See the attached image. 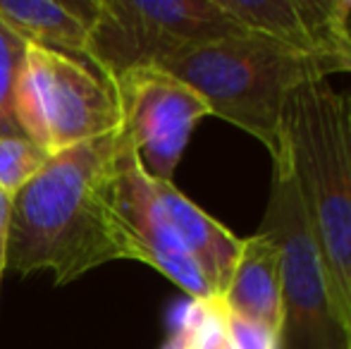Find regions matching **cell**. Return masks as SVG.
<instances>
[{
    "label": "cell",
    "instance_id": "277c9868",
    "mask_svg": "<svg viewBox=\"0 0 351 349\" xmlns=\"http://www.w3.org/2000/svg\"><path fill=\"white\" fill-rule=\"evenodd\" d=\"M244 34L217 0H96L84 58L112 84L184 48Z\"/></svg>",
    "mask_w": 351,
    "mask_h": 349
},
{
    "label": "cell",
    "instance_id": "ac0fdd59",
    "mask_svg": "<svg viewBox=\"0 0 351 349\" xmlns=\"http://www.w3.org/2000/svg\"><path fill=\"white\" fill-rule=\"evenodd\" d=\"M0 280H3V278H0Z\"/></svg>",
    "mask_w": 351,
    "mask_h": 349
},
{
    "label": "cell",
    "instance_id": "5b68a950",
    "mask_svg": "<svg viewBox=\"0 0 351 349\" xmlns=\"http://www.w3.org/2000/svg\"><path fill=\"white\" fill-rule=\"evenodd\" d=\"M22 134L48 156L115 132L120 110L112 86L65 53L29 43L14 91Z\"/></svg>",
    "mask_w": 351,
    "mask_h": 349
},
{
    "label": "cell",
    "instance_id": "9c48e42d",
    "mask_svg": "<svg viewBox=\"0 0 351 349\" xmlns=\"http://www.w3.org/2000/svg\"><path fill=\"white\" fill-rule=\"evenodd\" d=\"M246 34L323 58L351 72V3L344 0H217Z\"/></svg>",
    "mask_w": 351,
    "mask_h": 349
},
{
    "label": "cell",
    "instance_id": "3957f363",
    "mask_svg": "<svg viewBox=\"0 0 351 349\" xmlns=\"http://www.w3.org/2000/svg\"><path fill=\"white\" fill-rule=\"evenodd\" d=\"M156 67L199 93L213 117L258 139L270 160L278 158L285 146L291 93L306 82L342 72L335 62L289 51L254 34L184 48Z\"/></svg>",
    "mask_w": 351,
    "mask_h": 349
},
{
    "label": "cell",
    "instance_id": "30bf717a",
    "mask_svg": "<svg viewBox=\"0 0 351 349\" xmlns=\"http://www.w3.org/2000/svg\"><path fill=\"white\" fill-rule=\"evenodd\" d=\"M220 299L230 313L270 328L282 340V256L268 232L258 230L241 239L239 256Z\"/></svg>",
    "mask_w": 351,
    "mask_h": 349
},
{
    "label": "cell",
    "instance_id": "7c38bea8",
    "mask_svg": "<svg viewBox=\"0 0 351 349\" xmlns=\"http://www.w3.org/2000/svg\"><path fill=\"white\" fill-rule=\"evenodd\" d=\"M96 14L93 3H51V0H0V22L34 46L65 56L86 51L88 27Z\"/></svg>",
    "mask_w": 351,
    "mask_h": 349
},
{
    "label": "cell",
    "instance_id": "9a60e30c",
    "mask_svg": "<svg viewBox=\"0 0 351 349\" xmlns=\"http://www.w3.org/2000/svg\"><path fill=\"white\" fill-rule=\"evenodd\" d=\"M227 328H230L232 342H234L237 349H282L278 333L261 326V323L234 316L230 311H227Z\"/></svg>",
    "mask_w": 351,
    "mask_h": 349
},
{
    "label": "cell",
    "instance_id": "4fadbf2b",
    "mask_svg": "<svg viewBox=\"0 0 351 349\" xmlns=\"http://www.w3.org/2000/svg\"><path fill=\"white\" fill-rule=\"evenodd\" d=\"M29 43L0 22V136H24L14 117V91Z\"/></svg>",
    "mask_w": 351,
    "mask_h": 349
},
{
    "label": "cell",
    "instance_id": "8992f818",
    "mask_svg": "<svg viewBox=\"0 0 351 349\" xmlns=\"http://www.w3.org/2000/svg\"><path fill=\"white\" fill-rule=\"evenodd\" d=\"M258 230L278 242L282 256V349H344L285 146L273 158L270 199Z\"/></svg>",
    "mask_w": 351,
    "mask_h": 349
},
{
    "label": "cell",
    "instance_id": "ba28073f",
    "mask_svg": "<svg viewBox=\"0 0 351 349\" xmlns=\"http://www.w3.org/2000/svg\"><path fill=\"white\" fill-rule=\"evenodd\" d=\"M115 210L132 242L134 261L148 263L158 273L170 278L194 302L220 299L215 297L208 280L204 278L199 265L180 242L158 199L153 180L136 163L130 144H125V151L120 156V170H117L115 182Z\"/></svg>",
    "mask_w": 351,
    "mask_h": 349
},
{
    "label": "cell",
    "instance_id": "6da1fadb",
    "mask_svg": "<svg viewBox=\"0 0 351 349\" xmlns=\"http://www.w3.org/2000/svg\"><path fill=\"white\" fill-rule=\"evenodd\" d=\"M125 144L117 127L48 158L12 196L5 270H48L56 285H67L103 263L134 258L115 210Z\"/></svg>",
    "mask_w": 351,
    "mask_h": 349
},
{
    "label": "cell",
    "instance_id": "5bb4252c",
    "mask_svg": "<svg viewBox=\"0 0 351 349\" xmlns=\"http://www.w3.org/2000/svg\"><path fill=\"white\" fill-rule=\"evenodd\" d=\"M51 156L27 136H0V189L14 196L36 177Z\"/></svg>",
    "mask_w": 351,
    "mask_h": 349
},
{
    "label": "cell",
    "instance_id": "2e32d148",
    "mask_svg": "<svg viewBox=\"0 0 351 349\" xmlns=\"http://www.w3.org/2000/svg\"><path fill=\"white\" fill-rule=\"evenodd\" d=\"M10 218H12V196L0 189V278L5 273V249H8Z\"/></svg>",
    "mask_w": 351,
    "mask_h": 349
},
{
    "label": "cell",
    "instance_id": "8fae6325",
    "mask_svg": "<svg viewBox=\"0 0 351 349\" xmlns=\"http://www.w3.org/2000/svg\"><path fill=\"white\" fill-rule=\"evenodd\" d=\"M153 186H156L158 199H160L180 242L184 244L186 254L199 265L215 297H222L227 282H230L234 261L239 256L241 239L234 237L225 225L217 223L201 206L186 199L172 182L153 180Z\"/></svg>",
    "mask_w": 351,
    "mask_h": 349
},
{
    "label": "cell",
    "instance_id": "7a4b0ae2",
    "mask_svg": "<svg viewBox=\"0 0 351 349\" xmlns=\"http://www.w3.org/2000/svg\"><path fill=\"white\" fill-rule=\"evenodd\" d=\"M285 149L311 237L318 249L330 311L351 349V91L328 80L291 93Z\"/></svg>",
    "mask_w": 351,
    "mask_h": 349
},
{
    "label": "cell",
    "instance_id": "e0dca14e",
    "mask_svg": "<svg viewBox=\"0 0 351 349\" xmlns=\"http://www.w3.org/2000/svg\"><path fill=\"white\" fill-rule=\"evenodd\" d=\"M162 349H189V345H186V337H184V333L177 328L175 333H172L170 337H167V342L162 345Z\"/></svg>",
    "mask_w": 351,
    "mask_h": 349
},
{
    "label": "cell",
    "instance_id": "52a82bcc",
    "mask_svg": "<svg viewBox=\"0 0 351 349\" xmlns=\"http://www.w3.org/2000/svg\"><path fill=\"white\" fill-rule=\"evenodd\" d=\"M120 127L136 163L151 180L172 182L184 149L208 106L160 67H136L112 82Z\"/></svg>",
    "mask_w": 351,
    "mask_h": 349
}]
</instances>
